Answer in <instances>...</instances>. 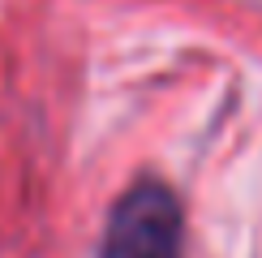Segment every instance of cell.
Returning a JSON list of instances; mask_svg holds the SVG:
<instances>
[{
    "instance_id": "obj_1",
    "label": "cell",
    "mask_w": 262,
    "mask_h": 258,
    "mask_svg": "<svg viewBox=\"0 0 262 258\" xmlns=\"http://www.w3.org/2000/svg\"><path fill=\"white\" fill-rule=\"evenodd\" d=\"M181 207L168 185L138 181L107 215L99 258H181Z\"/></svg>"
}]
</instances>
